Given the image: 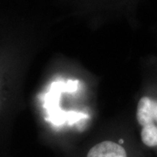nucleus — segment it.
Instances as JSON below:
<instances>
[{"mask_svg": "<svg viewBox=\"0 0 157 157\" xmlns=\"http://www.w3.org/2000/svg\"><path fill=\"white\" fill-rule=\"evenodd\" d=\"M86 157H128V154L120 143L105 140L93 147Z\"/></svg>", "mask_w": 157, "mask_h": 157, "instance_id": "nucleus-2", "label": "nucleus"}, {"mask_svg": "<svg viewBox=\"0 0 157 157\" xmlns=\"http://www.w3.org/2000/svg\"><path fill=\"white\" fill-rule=\"evenodd\" d=\"M136 120L141 128L143 144L150 147H157V97H140L136 107Z\"/></svg>", "mask_w": 157, "mask_h": 157, "instance_id": "nucleus-1", "label": "nucleus"}]
</instances>
